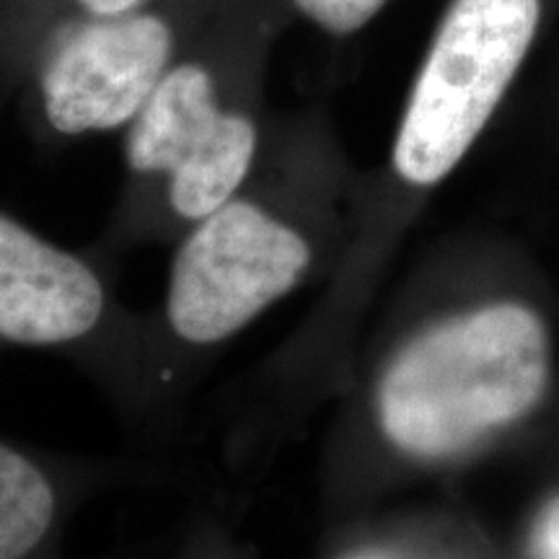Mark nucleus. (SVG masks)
<instances>
[{
	"label": "nucleus",
	"mask_w": 559,
	"mask_h": 559,
	"mask_svg": "<svg viewBox=\"0 0 559 559\" xmlns=\"http://www.w3.org/2000/svg\"><path fill=\"white\" fill-rule=\"evenodd\" d=\"M549 337L521 304L438 321L409 340L379 383V423L394 449L445 459L526 417L549 383Z\"/></svg>",
	"instance_id": "1"
},
{
	"label": "nucleus",
	"mask_w": 559,
	"mask_h": 559,
	"mask_svg": "<svg viewBox=\"0 0 559 559\" xmlns=\"http://www.w3.org/2000/svg\"><path fill=\"white\" fill-rule=\"evenodd\" d=\"M559 0H451L432 34L394 140L396 177L436 187L464 160L526 79Z\"/></svg>",
	"instance_id": "2"
},
{
	"label": "nucleus",
	"mask_w": 559,
	"mask_h": 559,
	"mask_svg": "<svg viewBox=\"0 0 559 559\" xmlns=\"http://www.w3.org/2000/svg\"><path fill=\"white\" fill-rule=\"evenodd\" d=\"M296 228L249 200L205 215L174 257L166 319L187 345H218L296 290L311 267Z\"/></svg>",
	"instance_id": "3"
},
{
	"label": "nucleus",
	"mask_w": 559,
	"mask_h": 559,
	"mask_svg": "<svg viewBox=\"0 0 559 559\" xmlns=\"http://www.w3.org/2000/svg\"><path fill=\"white\" fill-rule=\"evenodd\" d=\"M254 153V122L221 107L215 83L200 66L169 70L130 122V169L166 174L174 213L192 223L236 198Z\"/></svg>",
	"instance_id": "4"
},
{
	"label": "nucleus",
	"mask_w": 559,
	"mask_h": 559,
	"mask_svg": "<svg viewBox=\"0 0 559 559\" xmlns=\"http://www.w3.org/2000/svg\"><path fill=\"white\" fill-rule=\"evenodd\" d=\"M171 47V29L156 16L124 13L83 26L41 75L47 120L62 135L130 124L166 75Z\"/></svg>",
	"instance_id": "5"
},
{
	"label": "nucleus",
	"mask_w": 559,
	"mask_h": 559,
	"mask_svg": "<svg viewBox=\"0 0 559 559\" xmlns=\"http://www.w3.org/2000/svg\"><path fill=\"white\" fill-rule=\"evenodd\" d=\"M104 304L102 280L81 257L0 215V337L68 345L99 324Z\"/></svg>",
	"instance_id": "6"
},
{
	"label": "nucleus",
	"mask_w": 559,
	"mask_h": 559,
	"mask_svg": "<svg viewBox=\"0 0 559 559\" xmlns=\"http://www.w3.org/2000/svg\"><path fill=\"white\" fill-rule=\"evenodd\" d=\"M58 498L47 474L0 443V559H24L50 534Z\"/></svg>",
	"instance_id": "7"
},
{
	"label": "nucleus",
	"mask_w": 559,
	"mask_h": 559,
	"mask_svg": "<svg viewBox=\"0 0 559 559\" xmlns=\"http://www.w3.org/2000/svg\"><path fill=\"white\" fill-rule=\"evenodd\" d=\"M389 0H293V5L332 37H349L386 9Z\"/></svg>",
	"instance_id": "8"
},
{
	"label": "nucleus",
	"mask_w": 559,
	"mask_h": 559,
	"mask_svg": "<svg viewBox=\"0 0 559 559\" xmlns=\"http://www.w3.org/2000/svg\"><path fill=\"white\" fill-rule=\"evenodd\" d=\"M531 557L559 559V495L542 508L531 531Z\"/></svg>",
	"instance_id": "9"
},
{
	"label": "nucleus",
	"mask_w": 559,
	"mask_h": 559,
	"mask_svg": "<svg viewBox=\"0 0 559 559\" xmlns=\"http://www.w3.org/2000/svg\"><path fill=\"white\" fill-rule=\"evenodd\" d=\"M528 70H549V73H555L559 79V19L551 26L547 41H544V47L536 55V60L531 62Z\"/></svg>",
	"instance_id": "10"
},
{
	"label": "nucleus",
	"mask_w": 559,
	"mask_h": 559,
	"mask_svg": "<svg viewBox=\"0 0 559 559\" xmlns=\"http://www.w3.org/2000/svg\"><path fill=\"white\" fill-rule=\"evenodd\" d=\"M81 3L86 5L94 16L115 19V16H124V13H130L138 3H143V0H81Z\"/></svg>",
	"instance_id": "11"
}]
</instances>
